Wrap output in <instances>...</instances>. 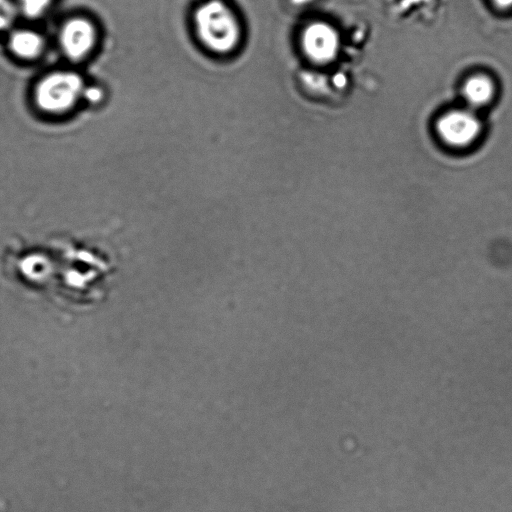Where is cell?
<instances>
[{"label":"cell","mask_w":512,"mask_h":512,"mask_svg":"<svg viewBox=\"0 0 512 512\" xmlns=\"http://www.w3.org/2000/svg\"><path fill=\"white\" fill-rule=\"evenodd\" d=\"M194 36L202 48L214 56L235 54L244 39L241 17L227 0H202L192 10Z\"/></svg>","instance_id":"6da1fadb"},{"label":"cell","mask_w":512,"mask_h":512,"mask_svg":"<svg viewBox=\"0 0 512 512\" xmlns=\"http://www.w3.org/2000/svg\"><path fill=\"white\" fill-rule=\"evenodd\" d=\"M88 80L79 67L51 68L39 75L29 92L32 108L42 117L63 119L83 106Z\"/></svg>","instance_id":"7a4b0ae2"},{"label":"cell","mask_w":512,"mask_h":512,"mask_svg":"<svg viewBox=\"0 0 512 512\" xmlns=\"http://www.w3.org/2000/svg\"><path fill=\"white\" fill-rule=\"evenodd\" d=\"M101 43V29L96 20L86 14H72L56 28L55 44L68 65L79 67L89 61Z\"/></svg>","instance_id":"3957f363"},{"label":"cell","mask_w":512,"mask_h":512,"mask_svg":"<svg viewBox=\"0 0 512 512\" xmlns=\"http://www.w3.org/2000/svg\"><path fill=\"white\" fill-rule=\"evenodd\" d=\"M339 43L336 29L322 20L309 22L299 35V46L302 53L315 64L331 62L338 53Z\"/></svg>","instance_id":"277c9868"},{"label":"cell","mask_w":512,"mask_h":512,"mask_svg":"<svg viewBox=\"0 0 512 512\" xmlns=\"http://www.w3.org/2000/svg\"><path fill=\"white\" fill-rule=\"evenodd\" d=\"M9 56L17 62L32 64L46 54L49 41L46 34L33 25H15L4 36Z\"/></svg>","instance_id":"5b68a950"},{"label":"cell","mask_w":512,"mask_h":512,"mask_svg":"<svg viewBox=\"0 0 512 512\" xmlns=\"http://www.w3.org/2000/svg\"><path fill=\"white\" fill-rule=\"evenodd\" d=\"M440 138L452 147H465L474 142L481 131V123L469 110H452L442 115L436 124Z\"/></svg>","instance_id":"8992f818"},{"label":"cell","mask_w":512,"mask_h":512,"mask_svg":"<svg viewBox=\"0 0 512 512\" xmlns=\"http://www.w3.org/2000/svg\"><path fill=\"white\" fill-rule=\"evenodd\" d=\"M495 95V84L487 75L470 77L463 86V96L473 108L487 105Z\"/></svg>","instance_id":"52a82bcc"},{"label":"cell","mask_w":512,"mask_h":512,"mask_svg":"<svg viewBox=\"0 0 512 512\" xmlns=\"http://www.w3.org/2000/svg\"><path fill=\"white\" fill-rule=\"evenodd\" d=\"M20 18L28 23L44 19L52 10L55 0H14Z\"/></svg>","instance_id":"ba28073f"},{"label":"cell","mask_w":512,"mask_h":512,"mask_svg":"<svg viewBox=\"0 0 512 512\" xmlns=\"http://www.w3.org/2000/svg\"><path fill=\"white\" fill-rule=\"evenodd\" d=\"M20 19L14 0H0V36H4Z\"/></svg>","instance_id":"9c48e42d"},{"label":"cell","mask_w":512,"mask_h":512,"mask_svg":"<svg viewBox=\"0 0 512 512\" xmlns=\"http://www.w3.org/2000/svg\"><path fill=\"white\" fill-rule=\"evenodd\" d=\"M105 99V88L96 82L88 81L83 93V106L98 107Z\"/></svg>","instance_id":"30bf717a"},{"label":"cell","mask_w":512,"mask_h":512,"mask_svg":"<svg viewBox=\"0 0 512 512\" xmlns=\"http://www.w3.org/2000/svg\"><path fill=\"white\" fill-rule=\"evenodd\" d=\"M489 2L501 12H512V0H489Z\"/></svg>","instance_id":"8fae6325"},{"label":"cell","mask_w":512,"mask_h":512,"mask_svg":"<svg viewBox=\"0 0 512 512\" xmlns=\"http://www.w3.org/2000/svg\"><path fill=\"white\" fill-rule=\"evenodd\" d=\"M315 0H288L294 7H304L312 4Z\"/></svg>","instance_id":"7c38bea8"}]
</instances>
